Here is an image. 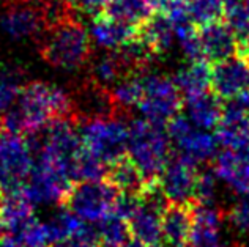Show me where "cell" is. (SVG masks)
I'll return each instance as SVG.
<instances>
[{
	"label": "cell",
	"mask_w": 249,
	"mask_h": 247,
	"mask_svg": "<svg viewBox=\"0 0 249 247\" xmlns=\"http://www.w3.org/2000/svg\"><path fill=\"white\" fill-rule=\"evenodd\" d=\"M58 118H71L70 95L48 82H29L19 90L13 106L0 115V129L29 134Z\"/></svg>",
	"instance_id": "6da1fadb"
},
{
	"label": "cell",
	"mask_w": 249,
	"mask_h": 247,
	"mask_svg": "<svg viewBox=\"0 0 249 247\" xmlns=\"http://www.w3.org/2000/svg\"><path fill=\"white\" fill-rule=\"evenodd\" d=\"M40 54L46 63L62 69H77L91 60V38L73 15L48 27L40 38Z\"/></svg>",
	"instance_id": "7a4b0ae2"
},
{
	"label": "cell",
	"mask_w": 249,
	"mask_h": 247,
	"mask_svg": "<svg viewBox=\"0 0 249 247\" xmlns=\"http://www.w3.org/2000/svg\"><path fill=\"white\" fill-rule=\"evenodd\" d=\"M126 156L139 168L145 181L158 180L160 173L170 159V142L164 126L155 125L145 118L128 123Z\"/></svg>",
	"instance_id": "3957f363"
},
{
	"label": "cell",
	"mask_w": 249,
	"mask_h": 247,
	"mask_svg": "<svg viewBox=\"0 0 249 247\" xmlns=\"http://www.w3.org/2000/svg\"><path fill=\"white\" fill-rule=\"evenodd\" d=\"M120 191L107 180L74 181L65 192L60 201L63 210H68L87 222L96 224L114 211L115 200Z\"/></svg>",
	"instance_id": "277c9868"
},
{
	"label": "cell",
	"mask_w": 249,
	"mask_h": 247,
	"mask_svg": "<svg viewBox=\"0 0 249 247\" xmlns=\"http://www.w3.org/2000/svg\"><path fill=\"white\" fill-rule=\"evenodd\" d=\"M82 145L110 165L126 156L129 128L120 115L90 120L77 125Z\"/></svg>",
	"instance_id": "5b68a950"
},
{
	"label": "cell",
	"mask_w": 249,
	"mask_h": 247,
	"mask_svg": "<svg viewBox=\"0 0 249 247\" xmlns=\"http://www.w3.org/2000/svg\"><path fill=\"white\" fill-rule=\"evenodd\" d=\"M141 82L143 95L137 109L142 118L166 126L181 109V95L174 79L161 73H142Z\"/></svg>",
	"instance_id": "8992f818"
},
{
	"label": "cell",
	"mask_w": 249,
	"mask_h": 247,
	"mask_svg": "<svg viewBox=\"0 0 249 247\" xmlns=\"http://www.w3.org/2000/svg\"><path fill=\"white\" fill-rule=\"evenodd\" d=\"M166 131L177 156L194 165L204 164L218 154V139L207 129L196 128L185 115H175L166 125Z\"/></svg>",
	"instance_id": "52a82bcc"
},
{
	"label": "cell",
	"mask_w": 249,
	"mask_h": 247,
	"mask_svg": "<svg viewBox=\"0 0 249 247\" xmlns=\"http://www.w3.org/2000/svg\"><path fill=\"white\" fill-rule=\"evenodd\" d=\"M34 158L24 135L0 129V187L3 194L24 191Z\"/></svg>",
	"instance_id": "ba28073f"
},
{
	"label": "cell",
	"mask_w": 249,
	"mask_h": 247,
	"mask_svg": "<svg viewBox=\"0 0 249 247\" xmlns=\"http://www.w3.org/2000/svg\"><path fill=\"white\" fill-rule=\"evenodd\" d=\"M68 95L71 102V118L77 125L90 120L109 118L120 112L114 102L110 88L100 85L91 77L77 83Z\"/></svg>",
	"instance_id": "9c48e42d"
},
{
	"label": "cell",
	"mask_w": 249,
	"mask_h": 247,
	"mask_svg": "<svg viewBox=\"0 0 249 247\" xmlns=\"http://www.w3.org/2000/svg\"><path fill=\"white\" fill-rule=\"evenodd\" d=\"M2 27L16 40L35 38L40 41L48 30L46 0H15L8 3L2 15Z\"/></svg>",
	"instance_id": "30bf717a"
},
{
	"label": "cell",
	"mask_w": 249,
	"mask_h": 247,
	"mask_svg": "<svg viewBox=\"0 0 249 247\" xmlns=\"http://www.w3.org/2000/svg\"><path fill=\"white\" fill-rule=\"evenodd\" d=\"M197 165L191 164L186 159L170 158L166 167L158 177V184L170 205L186 206L194 200L196 180H197Z\"/></svg>",
	"instance_id": "8fae6325"
},
{
	"label": "cell",
	"mask_w": 249,
	"mask_h": 247,
	"mask_svg": "<svg viewBox=\"0 0 249 247\" xmlns=\"http://www.w3.org/2000/svg\"><path fill=\"white\" fill-rule=\"evenodd\" d=\"M191 247H229L224 235V216L214 205H197L191 211Z\"/></svg>",
	"instance_id": "7c38bea8"
},
{
	"label": "cell",
	"mask_w": 249,
	"mask_h": 247,
	"mask_svg": "<svg viewBox=\"0 0 249 247\" xmlns=\"http://www.w3.org/2000/svg\"><path fill=\"white\" fill-rule=\"evenodd\" d=\"M214 175L240 197H249V148L224 149L216 154Z\"/></svg>",
	"instance_id": "4fadbf2b"
},
{
	"label": "cell",
	"mask_w": 249,
	"mask_h": 247,
	"mask_svg": "<svg viewBox=\"0 0 249 247\" xmlns=\"http://www.w3.org/2000/svg\"><path fill=\"white\" fill-rule=\"evenodd\" d=\"M212 88L219 99H231L249 90V63L245 58L231 57L212 68Z\"/></svg>",
	"instance_id": "5bb4252c"
},
{
	"label": "cell",
	"mask_w": 249,
	"mask_h": 247,
	"mask_svg": "<svg viewBox=\"0 0 249 247\" xmlns=\"http://www.w3.org/2000/svg\"><path fill=\"white\" fill-rule=\"evenodd\" d=\"M199 40L204 60L212 63L227 60L238 50V40L235 38L231 29L219 21L202 25Z\"/></svg>",
	"instance_id": "9a60e30c"
},
{
	"label": "cell",
	"mask_w": 249,
	"mask_h": 247,
	"mask_svg": "<svg viewBox=\"0 0 249 247\" xmlns=\"http://www.w3.org/2000/svg\"><path fill=\"white\" fill-rule=\"evenodd\" d=\"M214 132L219 147L224 149L249 148V114L222 107V116Z\"/></svg>",
	"instance_id": "2e32d148"
},
{
	"label": "cell",
	"mask_w": 249,
	"mask_h": 247,
	"mask_svg": "<svg viewBox=\"0 0 249 247\" xmlns=\"http://www.w3.org/2000/svg\"><path fill=\"white\" fill-rule=\"evenodd\" d=\"M137 33L139 29L104 15L93 16V21L90 24V38L96 46L106 50H117Z\"/></svg>",
	"instance_id": "e0dca14e"
},
{
	"label": "cell",
	"mask_w": 249,
	"mask_h": 247,
	"mask_svg": "<svg viewBox=\"0 0 249 247\" xmlns=\"http://www.w3.org/2000/svg\"><path fill=\"white\" fill-rule=\"evenodd\" d=\"M161 214L162 211L142 200L139 210L128 220L131 236L150 247H160L162 244Z\"/></svg>",
	"instance_id": "ac0fdd59"
},
{
	"label": "cell",
	"mask_w": 249,
	"mask_h": 247,
	"mask_svg": "<svg viewBox=\"0 0 249 247\" xmlns=\"http://www.w3.org/2000/svg\"><path fill=\"white\" fill-rule=\"evenodd\" d=\"M172 79L185 99L193 98L208 92L212 87V68L207 60L188 62V65L177 69Z\"/></svg>",
	"instance_id": "d6986e66"
},
{
	"label": "cell",
	"mask_w": 249,
	"mask_h": 247,
	"mask_svg": "<svg viewBox=\"0 0 249 247\" xmlns=\"http://www.w3.org/2000/svg\"><path fill=\"white\" fill-rule=\"evenodd\" d=\"M191 211L183 205H169L161 214L162 244L181 247L188 243L191 231Z\"/></svg>",
	"instance_id": "ffe728a7"
},
{
	"label": "cell",
	"mask_w": 249,
	"mask_h": 247,
	"mask_svg": "<svg viewBox=\"0 0 249 247\" xmlns=\"http://www.w3.org/2000/svg\"><path fill=\"white\" fill-rule=\"evenodd\" d=\"M185 116L196 128L214 129L222 116V106L219 98L214 93H202L193 98H186Z\"/></svg>",
	"instance_id": "44dd1931"
},
{
	"label": "cell",
	"mask_w": 249,
	"mask_h": 247,
	"mask_svg": "<svg viewBox=\"0 0 249 247\" xmlns=\"http://www.w3.org/2000/svg\"><path fill=\"white\" fill-rule=\"evenodd\" d=\"M100 15L141 29L153 15L148 0H109Z\"/></svg>",
	"instance_id": "7402d4cb"
},
{
	"label": "cell",
	"mask_w": 249,
	"mask_h": 247,
	"mask_svg": "<svg viewBox=\"0 0 249 247\" xmlns=\"http://www.w3.org/2000/svg\"><path fill=\"white\" fill-rule=\"evenodd\" d=\"M139 35L156 54H166L175 44L174 24L164 13H158L155 16L152 15V17L141 27Z\"/></svg>",
	"instance_id": "603a6c76"
},
{
	"label": "cell",
	"mask_w": 249,
	"mask_h": 247,
	"mask_svg": "<svg viewBox=\"0 0 249 247\" xmlns=\"http://www.w3.org/2000/svg\"><path fill=\"white\" fill-rule=\"evenodd\" d=\"M106 180L120 192H141L145 186V178L128 156L112 162L107 168Z\"/></svg>",
	"instance_id": "cb8c5ba5"
},
{
	"label": "cell",
	"mask_w": 249,
	"mask_h": 247,
	"mask_svg": "<svg viewBox=\"0 0 249 247\" xmlns=\"http://www.w3.org/2000/svg\"><path fill=\"white\" fill-rule=\"evenodd\" d=\"M124 76H128V71L124 69L115 50H107L106 54L93 58L91 62L90 77L106 88L115 85Z\"/></svg>",
	"instance_id": "d4e9b609"
},
{
	"label": "cell",
	"mask_w": 249,
	"mask_h": 247,
	"mask_svg": "<svg viewBox=\"0 0 249 247\" xmlns=\"http://www.w3.org/2000/svg\"><path fill=\"white\" fill-rule=\"evenodd\" d=\"M96 229L101 247H123V244L131 238L128 220L114 211L98 220Z\"/></svg>",
	"instance_id": "484cf974"
},
{
	"label": "cell",
	"mask_w": 249,
	"mask_h": 247,
	"mask_svg": "<svg viewBox=\"0 0 249 247\" xmlns=\"http://www.w3.org/2000/svg\"><path fill=\"white\" fill-rule=\"evenodd\" d=\"M110 93H112L114 102L119 110L137 107V104L141 102L143 95L141 74L133 73L122 77L115 85L110 87Z\"/></svg>",
	"instance_id": "4316f807"
},
{
	"label": "cell",
	"mask_w": 249,
	"mask_h": 247,
	"mask_svg": "<svg viewBox=\"0 0 249 247\" xmlns=\"http://www.w3.org/2000/svg\"><path fill=\"white\" fill-rule=\"evenodd\" d=\"M186 8L191 22L200 27L219 21L224 15L222 0H186Z\"/></svg>",
	"instance_id": "83f0119b"
},
{
	"label": "cell",
	"mask_w": 249,
	"mask_h": 247,
	"mask_svg": "<svg viewBox=\"0 0 249 247\" xmlns=\"http://www.w3.org/2000/svg\"><path fill=\"white\" fill-rule=\"evenodd\" d=\"M174 30H175V43L178 44L181 54L185 55L186 60L188 62L204 60L199 33L196 32L194 24L185 22V24L174 25Z\"/></svg>",
	"instance_id": "f1b7e54d"
},
{
	"label": "cell",
	"mask_w": 249,
	"mask_h": 247,
	"mask_svg": "<svg viewBox=\"0 0 249 247\" xmlns=\"http://www.w3.org/2000/svg\"><path fill=\"white\" fill-rule=\"evenodd\" d=\"M84 222H85V220H82L81 217H77L76 214H73L68 210L58 213L55 217L51 219V222L46 224V230H48L49 241L55 243V241H60V239H65L68 236L76 235Z\"/></svg>",
	"instance_id": "f546056e"
},
{
	"label": "cell",
	"mask_w": 249,
	"mask_h": 247,
	"mask_svg": "<svg viewBox=\"0 0 249 247\" xmlns=\"http://www.w3.org/2000/svg\"><path fill=\"white\" fill-rule=\"evenodd\" d=\"M11 236L18 239L21 247H49L51 244L48 230H46V224H41L36 217L29 220L21 230Z\"/></svg>",
	"instance_id": "4dcf8cb0"
},
{
	"label": "cell",
	"mask_w": 249,
	"mask_h": 247,
	"mask_svg": "<svg viewBox=\"0 0 249 247\" xmlns=\"http://www.w3.org/2000/svg\"><path fill=\"white\" fill-rule=\"evenodd\" d=\"M219 192V180L214 172H200L196 180L194 198L200 205H214Z\"/></svg>",
	"instance_id": "1f68e13d"
},
{
	"label": "cell",
	"mask_w": 249,
	"mask_h": 247,
	"mask_svg": "<svg viewBox=\"0 0 249 247\" xmlns=\"http://www.w3.org/2000/svg\"><path fill=\"white\" fill-rule=\"evenodd\" d=\"M226 15V25L235 35V38L243 44L249 38V13L245 8V5H237L232 8L224 10Z\"/></svg>",
	"instance_id": "d6a6232c"
},
{
	"label": "cell",
	"mask_w": 249,
	"mask_h": 247,
	"mask_svg": "<svg viewBox=\"0 0 249 247\" xmlns=\"http://www.w3.org/2000/svg\"><path fill=\"white\" fill-rule=\"evenodd\" d=\"M21 87L16 73L0 69V115H3L13 106Z\"/></svg>",
	"instance_id": "836d02e7"
},
{
	"label": "cell",
	"mask_w": 249,
	"mask_h": 247,
	"mask_svg": "<svg viewBox=\"0 0 249 247\" xmlns=\"http://www.w3.org/2000/svg\"><path fill=\"white\" fill-rule=\"evenodd\" d=\"M226 220L232 230L241 236H249V197H241L227 211Z\"/></svg>",
	"instance_id": "e575fe53"
},
{
	"label": "cell",
	"mask_w": 249,
	"mask_h": 247,
	"mask_svg": "<svg viewBox=\"0 0 249 247\" xmlns=\"http://www.w3.org/2000/svg\"><path fill=\"white\" fill-rule=\"evenodd\" d=\"M109 0H81V6L87 10L90 15L95 13V16H96V15H100L101 10L104 8V5Z\"/></svg>",
	"instance_id": "d590c367"
},
{
	"label": "cell",
	"mask_w": 249,
	"mask_h": 247,
	"mask_svg": "<svg viewBox=\"0 0 249 247\" xmlns=\"http://www.w3.org/2000/svg\"><path fill=\"white\" fill-rule=\"evenodd\" d=\"M123 247H150V246L143 244L142 241H139V239H136V238L131 236V238L128 239V241L123 244Z\"/></svg>",
	"instance_id": "8d00e7d4"
},
{
	"label": "cell",
	"mask_w": 249,
	"mask_h": 247,
	"mask_svg": "<svg viewBox=\"0 0 249 247\" xmlns=\"http://www.w3.org/2000/svg\"><path fill=\"white\" fill-rule=\"evenodd\" d=\"M245 0H222V3H224V10L226 8H232V6H237V5H241Z\"/></svg>",
	"instance_id": "74e56055"
},
{
	"label": "cell",
	"mask_w": 249,
	"mask_h": 247,
	"mask_svg": "<svg viewBox=\"0 0 249 247\" xmlns=\"http://www.w3.org/2000/svg\"><path fill=\"white\" fill-rule=\"evenodd\" d=\"M2 201H3V191L0 187V208H2ZM0 233H2V222H0Z\"/></svg>",
	"instance_id": "f35d334b"
},
{
	"label": "cell",
	"mask_w": 249,
	"mask_h": 247,
	"mask_svg": "<svg viewBox=\"0 0 249 247\" xmlns=\"http://www.w3.org/2000/svg\"><path fill=\"white\" fill-rule=\"evenodd\" d=\"M243 5H245V8H246V10H248V13H249V0H245Z\"/></svg>",
	"instance_id": "ab89813d"
},
{
	"label": "cell",
	"mask_w": 249,
	"mask_h": 247,
	"mask_svg": "<svg viewBox=\"0 0 249 247\" xmlns=\"http://www.w3.org/2000/svg\"><path fill=\"white\" fill-rule=\"evenodd\" d=\"M181 247H191V246H181Z\"/></svg>",
	"instance_id": "60d3db41"
},
{
	"label": "cell",
	"mask_w": 249,
	"mask_h": 247,
	"mask_svg": "<svg viewBox=\"0 0 249 247\" xmlns=\"http://www.w3.org/2000/svg\"><path fill=\"white\" fill-rule=\"evenodd\" d=\"M248 57H249V54H248ZM248 63H249V62H248Z\"/></svg>",
	"instance_id": "b9f144b4"
}]
</instances>
